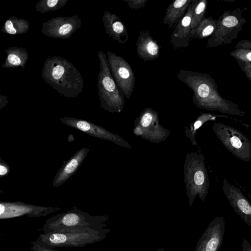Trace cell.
<instances>
[{
	"label": "cell",
	"instance_id": "d4e9b609",
	"mask_svg": "<svg viewBox=\"0 0 251 251\" xmlns=\"http://www.w3.org/2000/svg\"><path fill=\"white\" fill-rule=\"evenodd\" d=\"M68 0H40L35 5L37 12L45 13L58 10L64 6Z\"/></svg>",
	"mask_w": 251,
	"mask_h": 251
},
{
	"label": "cell",
	"instance_id": "e575fe53",
	"mask_svg": "<svg viewBox=\"0 0 251 251\" xmlns=\"http://www.w3.org/2000/svg\"><path fill=\"white\" fill-rule=\"evenodd\" d=\"M156 251H166L165 250L162 248H159L158 249H157Z\"/></svg>",
	"mask_w": 251,
	"mask_h": 251
},
{
	"label": "cell",
	"instance_id": "7402d4cb",
	"mask_svg": "<svg viewBox=\"0 0 251 251\" xmlns=\"http://www.w3.org/2000/svg\"><path fill=\"white\" fill-rule=\"evenodd\" d=\"M29 28L30 24L27 20L12 16L5 22L1 31L7 34L18 35L26 33Z\"/></svg>",
	"mask_w": 251,
	"mask_h": 251
},
{
	"label": "cell",
	"instance_id": "7a4b0ae2",
	"mask_svg": "<svg viewBox=\"0 0 251 251\" xmlns=\"http://www.w3.org/2000/svg\"><path fill=\"white\" fill-rule=\"evenodd\" d=\"M41 75L46 83L64 97L75 98L83 91V79L80 72L71 62L60 56L47 58Z\"/></svg>",
	"mask_w": 251,
	"mask_h": 251
},
{
	"label": "cell",
	"instance_id": "9c48e42d",
	"mask_svg": "<svg viewBox=\"0 0 251 251\" xmlns=\"http://www.w3.org/2000/svg\"><path fill=\"white\" fill-rule=\"evenodd\" d=\"M107 58L113 77L125 98L129 99L133 92L135 76L129 64L122 57L107 51Z\"/></svg>",
	"mask_w": 251,
	"mask_h": 251
},
{
	"label": "cell",
	"instance_id": "6da1fadb",
	"mask_svg": "<svg viewBox=\"0 0 251 251\" xmlns=\"http://www.w3.org/2000/svg\"><path fill=\"white\" fill-rule=\"evenodd\" d=\"M176 75L192 90L193 101L198 108L245 116L246 113L239 105L221 96L215 79L209 74L179 69Z\"/></svg>",
	"mask_w": 251,
	"mask_h": 251
},
{
	"label": "cell",
	"instance_id": "836d02e7",
	"mask_svg": "<svg viewBox=\"0 0 251 251\" xmlns=\"http://www.w3.org/2000/svg\"><path fill=\"white\" fill-rule=\"evenodd\" d=\"M8 97L5 95L0 94V109L4 107L8 102Z\"/></svg>",
	"mask_w": 251,
	"mask_h": 251
},
{
	"label": "cell",
	"instance_id": "ba28073f",
	"mask_svg": "<svg viewBox=\"0 0 251 251\" xmlns=\"http://www.w3.org/2000/svg\"><path fill=\"white\" fill-rule=\"evenodd\" d=\"M212 129L221 143L233 155L243 161L251 160V141L242 132L219 122L213 123Z\"/></svg>",
	"mask_w": 251,
	"mask_h": 251
},
{
	"label": "cell",
	"instance_id": "8fae6325",
	"mask_svg": "<svg viewBox=\"0 0 251 251\" xmlns=\"http://www.w3.org/2000/svg\"><path fill=\"white\" fill-rule=\"evenodd\" d=\"M82 19L75 14L53 17L42 24L41 32L46 36L60 39H68L81 27Z\"/></svg>",
	"mask_w": 251,
	"mask_h": 251
},
{
	"label": "cell",
	"instance_id": "5b68a950",
	"mask_svg": "<svg viewBox=\"0 0 251 251\" xmlns=\"http://www.w3.org/2000/svg\"><path fill=\"white\" fill-rule=\"evenodd\" d=\"M98 56L100 72L97 87L100 106L111 112H120L124 107L125 97L113 77L106 54L101 50L98 52Z\"/></svg>",
	"mask_w": 251,
	"mask_h": 251
},
{
	"label": "cell",
	"instance_id": "277c9868",
	"mask_svg": "<svg viewBox=\"0 0 251 251\" xmlns=\"http://www.w3.org/2000/svg\"><path fill=\"white\" fill-rule=\"evenodd\" d=\"M110 231V229L106 228L99 230L42 233L30 243L51 249L57 247L81 248L105 239Z\"/></svg>",
	"mask_w": 251,
	"mask_h": 251
},
{
	"label": "cell",
	"instance_id": "3957f363",
	"mask_svg": "<svg viewBox=\"0 0 251 251\" xmlns=\"http://www.w3.org/2000/svg\"><path fill=\"white\" fill-rule=\"evenodd\" d=\"M109 216L91 215L75 208L48 219L43 225V233L99 230L105 229Z\"/></svg>",
	"mask_w": 251,
	"mask_h": 251
},
{
	"label": "cell",
	"instance_id": "2e32d148",
	"mask_svg": "<svg viewBox=\"0 0 251 251\" xmlns=\"http://www.w3.org/2000/svg\"><path fill=\"white\" fill-rule=\"evenodd\" d=\"M198 1L192 0L184 16L174 28L171 35L170 44L175 50L186 48L189 44L192 15Z\"/></svg>",
	"mask_w": 251,
	"mask_h": 251
},
{
	"label": "cell",
	"instance_id": "9a60e30c",
	"mask_svg": "<svg viewBox=\"0 0 251 251\" xmlns=\"http://www.w3.org/2000/svg\"><path fill=\"white\" fill-rule=\"evenodd\" d=\"M157 113L151 108H147L142 111L136 121L138 125L136 126L134 132L140 136H146V138L151 141L156 140L155 132L157 133L162 139L168 135L166 130L161 127L158 123Z\"/></svg>",
	"mask_w": 251,
	"mask_h": 251
},
{
	"label": "cell",
	"instance_id": "83f0119b",
	"mask_svg": "<svg viewBox=\"0 0 251 251\" xmlns=\"http://www.w3.org/2000/svg\"><path fill=\"white\" fill-rule=\"evenodd\" d=\"M246 76L251 82V62L235 59Z\"/></svg>",
	"mask_w": 251,
	"mask_h": 251
},
{
	"label": "cell",
	"instance_id": "ac0fdd59",
	"mask_svg": "<svg viewBox=\"0 0 251 251\" xmlns=\"http://www.w3.org/2000/svg\"><path fill=\"white\" fill-rule=\"evenodd\" d=\"M138 56L144 62L152 61L159 56L160 46L153 38L148 30L140 32L136 44Z\"/></svg>",
	"mask_w": 251,
	"mask_h": 251
},
{
	"label": "cell",
	"instance_id": "44dd1931",
	"mask_svg": "<svg viewBox=\"0 0 251 251\" xmlns=\"http://www.w3.org/2000/svg\"><path fill=\"white\" fill-rule=\"evenodd\" d=\"M6 57L1 65L3 68L21 67L25 68L28 59L27 50L22 47H12L5 50Z\"/></svg>",
	"mask_w": 251,
	"mask_h": 251
},
{
	"label": "cell",
	"instance_id": "484cf974",
	"mask_svg": "<svg viewBox=\"0 0 251 251\" xmlns=\"http://www.w3.org/2000/svg\"><path fill=\"white\" fill-rule=\"evenodd\" d=\"M207 6L206 0H199L195 6L192 18L191 27L192 29L196 27L205 18V13Z\"/></svg>",
	"mask_w": 251,
	"mask_h": 251
},
{
	"label": "cell",
	"instance_id": "ffe728a7",
	"mask_svg": "<svg viewBox=\"0 0 251 251\" xmlns=\"http://www.w3.org/2000/svg\"><path fill=\"white\" fill-rule=\"evenodd\" d=\"M192 0H176L166 8L163 24L174 29L184 16Z\"/></svg>",
	"mask_w": 251,
	"mask_h": 251
},
{
	"label": "cell",
	"instance_id": "5bb4252c",
	"mask_svg": "<svg viewBox=\"0 0 251 251\" xmlns=\"http://www.w3.org/2000/svg\"><path fill=\"white\" fill-rule=\"evenodd\" d=\"M222 188L234 212L251 227V203L239 188L226 178L223 179Z\"/></svg>",
	"mask_w": 251,
	"mask_h": 251
},
{
	"label": "cell",
	"instance_id": "f546056e",
	"mask_svg": "<svg viewBox=\"0 0 251 251\" xmlns=\"http://www.w3.org/2000/svg\"><path fill=\"white\" fill-rule=\"evenodd\" d=\"M10 171L9 165L5 162L4 160L0 158V176H4L7 175Z\"/></svg>",
	"mask_w": 251,
	"mask_h": 251
},
{
	"label": "cell",
	"instance_id": "d6986e66",
	"mask_svg": "<svg viewBox=\"0 0 251 251\" xmlns=\"http://www.w3.org/2000/svg\"><path fill=\"white\" fill-rule=\"evenodd\" d=\"M102 21L105 32L109 37L121 44L127 42L129 38L127 29L117 15L105 11L102 15Z\"/></svg>",
	"mask_w": 251,
	"mask_h": 251
},
{
	"label": "cell",
	"instance_id": "8992f818",
	"mask_svg": "<svg viewBox=\"0 0 251 251\" xmlns=\"http://www.w3.org/2000/svg\"><path fill=\"white\" fill-rule=\"evenodd\" d=\"M185 163V181L191 206L197 196L204 201L208 192L209 181L202 154L197 152L188 154Z\"/></svg>",
	"mask_w": 251,
	"mask_h": 251
},
{
	"label": "cell",
	"instance_id": "1f68e13d",
	"mask_svg": "<svg viewBox=\"0 0 251 251\" xmlns=\"http://www.w3.org/2000/svg\"><path fill=\"white\" fill-rule=\"evenodd\" d=\"M30 249L33 251H58L54 249H49L39 246L38 245L33 244L31 245Z\"/></svg>",
	"mask_w": 251,
	"mask_h": 251
},
{
	"label": "cell",
	"instance_id": "4316f807",
	"mask_svg": "<svg viewBox=\"0 0 251 251\" xmlns=\"http://www.w3.org/2000/svg\"><path fill=\"white\" fill-rule=\"evenodd\" d=\"M230 55L235 59L251 62V50L235 49L230 52Z\"/></svg>",
	"mask_w": 251,
	"mask_h": 251
},
{
	"label": "cell",
	"instance_id": "4dcf8cb0",
	"mask_svg": "<svg viewBox=\"0 0 251 251\" xmlns=\"http://www.w3.org/2000/svg\"><path fill=\"white\" fill-rule=\"evenodd\" d=\"M235 49H246L251 50V41L245 39L239 41L235 47Z\"/></svg>",
	"mask_w": 251,
	"mask_h": 251
},
{
	"label": "cell",
	"instance_id": "4fadbf2b",
	"mask_svg": "<svg viewBox=\"0 0 251 251\" xmlns=\"http://www.w3.org/2000/svg\"><path fill=\"white\" fill-rule=\"evenodd\" d=\"M64 124L95 137L112 141L119 145L131 148L128 143L118 135L106 130L102 127L98 126L88 121L73 117L59 118Z\"/></svg>",
	"mask_w": 251,
	"mask_h": 251
},
{
	"label": "cell",
	"instance_id": "e0dca14e",
	"mask_svg": "<svg viewBox=\"0 0 251 251\" xmlns=\"http://www.w3.org/2000/svg\"><path fill=\"white\" fill-rule=\"evenodd\" d=\"M89 149L83 147L77 151L60 168L53 181V186L58 187L68 180L78 170L85 157Z\"/></svg>",
	"mask_w": 251,
	"mask_h": 251
},
{
	"label": "cell",
	"instance_id": "603a6c76",
	"mask_svg": "<svg viewBox=\"0 0 251 251\" xmlns=\"http://www.w3.org/2000/svg\"><path fill=\"white\" fill-rule=\"evenodd\" d=\"M216 28V20L214 19L212 16L204 18L196 27L191 29L190 40L193 38L203 39L212 36Z\"/></svg>",
	"mask_w": 251,
	"mask_h": 251
},
{
	"label": "cell",
	"instance_id": "d6a6232c",
	"mask_svg": "<svg viewBox=\"0 0 251 251\" xmlns=\"http://www.w3.org/2000/svg\"><path fill=\"white\" fill-rule=\"evenodd\" d=\"M241 245L243 251H251V244L244 238L242 240Z\"/></svg>",
	"mask_w": 251,
	"mask_h": 251
},
{
	"label": "cell",
	"instance_id": "52a82bcc",
	"mask_svg": "<svg viewBox=\"0 0 251 251\" xmlns=\"http://www.w3.org/2000/svg\"><path fill=\"white\" fill-rule=\"evenodd\" d=\"M216 21L217 28L207 41V48L230 44L242 30L246 20L242 16V11L237 8L233 10L225 11Z\"/></svg>",
	"mask_w": 251,
	"mask_h": 251
},
{
	"label": "cell",
	"instance_id": "f1b7e54d",
	"mask_svg": "<svg viewBox=\"0 0 251 251\" xmlns=\"http://www.w3.org/2000/svg\"><path fill=\"white\" fill-rule=\"evenodd\" d=\"M131 9H138L145 7L147 0H124Z\"/></svg>",
	"mask_w": 251,
	"mask_h": 251
},
{
	"label": "cell",
	"instance_id": "7c38bea8",
	"mask_svg": "<svg viewBox=\"0 0 251 251\" xmlns=\"http://www.w3.org/2000/svg\"><path fill=\"white\" fill-rule=\"evenodd\" d=\"M225 232L224 218L216 217L199 239L194 251H218L222 246Z\"/></svg>",
	"mask_w": 251,
	"mask_h": 251
},
{
	"label": "cell",
	"instance_id": "cb8c5ba5",
	"mask_svg": "<svg viewBox=\"0 0 251 251\" xmlns=\"http://www.w3.org/2000/svg\"><path fill=\"white\" fill-rule=\"evenodd\" d=\"M218 117L230 118L226 115L214 114L208 113H201V114L195 122L191 125L190 128L188 130V134L187 136H188L191 139L193 145L197 146L195 138V135L197 130L206 122L215 120Z\"/></svg>",
	"mask_w": 251,
	"mask_h": 251
},
{
	"label": "cell",
	"instance_id": "30bf717a",
	"mask_svg": "<svg viewBox=\"0 0 251 251\" xmlns=\"http://www.w3.org/2000/svg\"><path fill=\"white\" fill-rule=\"evenodd\" d=\"M61 208L57 207L42 206L25 203L21 201H1L0 219L15 217H41L56 212Z\"/></svg>",
	"mask_w": 251,
	"mask_h": 251
}]
</instances>
